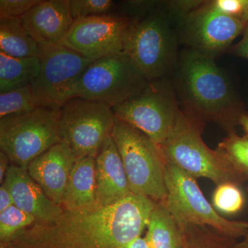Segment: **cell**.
<instances>
[{"instance_id":"cell-1","label":"cell","mask_w":248,"mask_h":248,"mask_svg":"<svg viewBox=\"0 0 248 248\" xmlns=\"http://www.w3.org/2000/svg\"><path fill=\"white\" fill-rule=\"evenodd\" d=\"M156 202L132 193L107 206L63 210L58 219L38 222L5 244L7 248H124L140 237Z\"/></svg>"},{"instance_id":"cell-2","label":"cell","mask_w":248,"mask_h":248,"mask_svg":"<svg viewBox=\"0 0 248 248\" xmlns=\"http://www.w3.org/2000/svg\"><path fill=\"white\" fill-rule=\"evenodd\" d=\"M179 75L183 91L194 110L233 131V92L213 58L194 49L188 50L183 55Z\"/></svg>"},{"instance_id":"cell-3","label":"cell","mask_w":248,"mask_h":248,"mask_svg":"<svg viewBox=\"0 0 248 248\" xmlns=\"http://www.w3.org/2000/svg\"><path fill=\"white\" fill-rule=\"evenodd\" d=\"M159 146L166 163L195 179L206 178L217 186L224 183L240 186L247 181L217 149L206 146L197 123L181 112L172 131Z\"/></svg>"},{"instance_id":"cell-4","label":"cell","mask_w":248,"mask_h":248,"mask_svg":"<svg viewBox=\"0 0 248 248\" xmlns=\"http://www.w3.org/2000/svg\"><path fill=\"white\" fill-rule=\"evenodd\" d=\"M112 136L120 152L132 192L163 203L167 195L166 161L159 145L138 129L118 120Z\"/></svg>"},{"instance_id":"cell-5","label":"cell","mask_w":248,"mask_h":248,"mask_svg":"<svg viewBox=\"0 0 248 248\" xmlns=\"http://www.w3.org/2000/svg\"><path fill=\"white\" fill-rule=\"evenodd\" d=\"M167 195L163 203L181 226L208 227L224 236L238 239L248 232V222L231 221L220 215L205 198L197 179L166 162Z\"/></svg>"},{"instance_id":"cell-6","label":"cell","mask_w":248,"mask_h":248,"mask_svg":"<svg viewBox=\"0 0 248 248\" xmlns=\"http://www.w3.org/2000/svg\"><path fill=\"white\" fill-rule=\"evenodd\" d=\"M60 109L39 107L0 119V148L11 164L28 169L34 159L62 141Z\"/></svg>"},{"instance_id":"cell-7","label":"cell","mask_w":248,"mask_h":248,"mask_svg":"<svg viewBox=\"0 0 248 248\" xmlns=\"http://www.w3.org/2000/svg\"><path fill=\"white\" fill-rule=\"evenodd\" d=\"M148 81L126 53L94 60L84 71L72 93V98L98 101L111 108L137 95Z\"/></svg>"},{"instance_id":"cell-8","label":"cell","mask_w":248,"mask_h":248,"mask_svg":"<svg viewBox=\"0 0 248 248\" xmlns=\"http://www.w3.org/2000/svg\"><path fill=\"white\" fill-rule=\"evenodd\" d=\"M124 53L149 81L161 79L169 73L175 60L177 41L166 16L155 11L134 22Z\"/></svg>"},{"instance_id":"cell-9","label":"cell","mask_w":248,"mask_h":248,"mask_svg":"<svg viewBox=\"0 0 248 248\" xmlns=\"http://www.w3.org/2000/svg\"><path fill=\"white\" fill-rule=\"evenodd\" d=\"M112 108L81 97L68 99L60 109L62 141L77 158L97 156L105 140L112 136L116 122Z\"/></svg>"},{"instance_id":"cell-10","label":"cell","mask_w":248,"mask_h":248,"mask_svg":"<svg viewBox=\"0 0 248 248\" xmlns=\"http://www.w3.org/2000/svg\"><path fill=\"white\" fill-rule=\"evenodd\" d=\"M161 80L151 81L137 95L112 107L117 120L138 129L159 146L172 131L180 113L169 86Z\"/></svg>"},{"instance_id":"cell-11","label":"cell","mask_w":248,"mask_h":248,"mask_svg":"<svg viewBox=\"0 0 248 248\" xmlns=\"http://www.w3.org/2000/svg\"><path fill=\"white\" fill-rule=\"evenodd\" d=\"M40 71L32 85L38 107L60 109L71 99L78 80L94 60L63 45L44 50Z\"/></svg>"},{"instance_id":"cell-12","label":"cell","mask_w":248,"mask_h":248,"mask_svg":"<svg viewBox=\"0 0 248 248\" xmlns=\"http://www.w3.org/2000/svg\"><path fill=\"white\" fill-rule=\"evenodd\" d=\"M134 22L115 14L80 18L62 45L93 60L123 53Z\"/></svg>"},{"instance_id":"cell-13","label":"cell","mask_w":248,"mask_h":248,"mask_svg":"<svg viewBox=\"0 0 248 248\" xmlns=\"http://www.w3.org/2000/svg\"><path fill=\"white\" fill-rule=\"evenodd\" d=\"M247 24L223 14L212 4L196 11L189 18L187 32L192 49L214 58L232 43Z\"/></svg>"},{"instance_id":"cell-14","label":"cell","mask_w":248,"mask_h":248,"mask_svg":"<svg viewBox=\"0 0 248 248\" xmlns=\"http://www.w3.org/2000/svg\"><path fill=\"white\" fill-rule=\"evenodd\" d=\"M21 19L42 51L62 45L74 22L69 0H42Z\"/></svg>"},{"instance_id":"cell-15","label":"cell","mask_w":248,"mask_h":248,"mask_svg":"<svg viewBox=\"0 0 248 248\" xmlns=\"http://www.w3.org/2000/svg\"><path fill=\"white\" fill-rule=\"evenodd\" d=\"M77 157L61 141L54 145L28 166V172L47 197L62 207L63 194Z\"/></svg>"},{"instance_id":"cell-16","label":"cell","mask_w":248,"mask_h":248,"mask_svg":"<svg viewBox=\"0 0 248 248\" xmlns=\"http://www.w3.org/2000/svg\"><path fill=\"white\" fill-rule=\"evenodd\" d=\"M4 182L11 192L14 205L32 215L36 221H54L63 213V208L47 197L31 178L27 169L11 164Z\"/></svg>"},{"instance_id":"cell-17","label":"cell","mask_w":248,"mask_h":248,"mask_svg":"<svg viewBox=\"0 0 248 248\" xmlns=\"http://www.w3.org/2000/svg\"><path fill=\"white\" fill-rule=\"evenodd\" d=\"M97 205L107 206L133 193L112 136L104 142L95 160Z\"/></svg>"},{"instance_id":"cell-18","label":"cell","mask_w":248,"mask_h":248,"mask_svg":"<svg viewBox=\"0 0 248 248\" xmlns=\"http://www.w3.org/2000/svg\"><path fill=\"white\" fill-rule=\"evenodd\" d=\"M95 160L94 156L77 158L63 194V210H81L97 204Z\"/></svg>"},{"instance_id":"cell-19","label":"cell","mask_w":248,"mask_h":248,"mask_svg":"<svg viewBox=\"0 0 248 248\" xmlns=\"http://www.w3.org/2000/svg\"><path fill=\"white\" fill-rule=\"evenodd\" d=\"M150 248H182V227L163 203L155 204L146 225Z\"/></svg>"},{"instance_id":"cell-20","label":"cell","mask_w":248,"mask_h":248,"mask_svg":"<svg viewBox=\"0 0 248 248\" xmlns=\"http://www.w3.org/2000/svg\"><path fill=\"white\" fill-rule=\"evenodd\" d=\"M40 71L38 57L15 58L0 51V93L32 85Z\"/></svg>"},{"instance_id":"cell-21","label":"cell","mask_w":248,"mask_h":248,"mask_svg":"<svg viewBox=\"0 0 248 248\" xmlns=\"http://www.w3.org/2000/svg\"><path fill=\"white\" fill-rule=\"evenodd\" d=\"M0 51L15 58L38 57L42 50L21 18H0Z\"/></svg>"},{"instance_id":"cell-22","label":"cell","mask_w":248,"mask_h":248,"mask_svg":"<svg viewBox=\"0 0 248 248\" xmlns=\"http://www.w3.org/2000/svg\"><path fill=\"white\" fill-rule=\"evenodd\" d=\"M181 226V225H180ZM182 248H236L237 241L208 227L184 225Z\"/></svg>"},{"instance_id":"cell-23","label":"cell","mask_w":248,"mask_h":248,"mask_svg":"<svg viewBox=\"0 0 248 248\" xmlns=\"http://www.w3.org/2000/svg\"><path fill=\"white\" fill-rule=\"evenodd\" d=\"M217 151L240 174L248 180V138L234 131L218 144Z\"/></svg>"},{"instance_id":"cell-24","label":"cell","mask_w":248,"mask_h":248,"mask_svg":"<svg viewBox=\"0 0 248 248\" xmlns=\"http://www.w3.org/2000/svg\"><path fill=\"white\" fill-rule=\"evenodd\" d=\"M38 107L32 86L0 93V119L21 115Z\"/></svg>"},{"instance_id":"cell-25","label":"cell","mask_w":248,"mask_h":248,"mask_svg":"<svg viewBox=\"0 0 248 248\" xmlns=\"http://www.w3.org/2000/svg\"><path fill=\"white\" fill-rule=\"evenodd\" d=\"M36 218L13 205L0 212L1 244L8 242L16 234L35 223Z\"/></svg>"},{"instance_id":"cell-26","label":"cell","mask_w":248,"mask_h":248,"mask_svg":"<svg viewBox=\"0 0 248 248\" xmlns=\"http://www.w3.org/2000/svg\"><path fill=\"white\" fill-rule=\"evenodd\" d=\"M214 208L226 215H235L244 208L245 198L239 186L224 183L217 186L213 196Z\"/></svg>"},{"instance_id":"cell-27","label":"cell","mask_w":248,"mask_h":248,"mask_svg":"<svg viewBox=\"0 0 248 248\" xmlns=\"http://www.w3.org/2000/svg\"><path fill=\"white\" fill-rule=\"evenodd\" d=\"M74 20L80 18L115 14L117 4L112 0H69Z\"/></svg>"},{"instance_id":"cell-28","label":"cell","mask_w":248,"mask_h":248,"mask_svg":"<svg viewBox=\"0 0 248 248\" xmlns=\"http://www.w3.org/2000/svg\"><path fill=\"white\" fill-rule=\"evenodd\" d=\"M155 4L153 1H124L117 4L114 14L137 22L155 11Z\"/></svg>"},{"instance_id":"cell-29","label":"cell","mask_w":248,"mask_h":248,"mask_svg":"<svg viewBox=\"0 0 248 248\" xmlns=\"http://www.w3.org/2000/svg\"><path fill=\"white\" fill-rule=\"evenodd\" d=\"M42 0H1L0 18H21Z\"/></svg>"},{"instance_id":"cell-30","label":"cell","mask_w":248,"mask_h":248,"mask_svg":"<svg viewBox=\"0 0 248 248\" xmlns=\"http://www.w3.org/2000/svg\"><path fill=\"white\" fill-rule=\"evenodd\" d=\"M214 7L223 14L248 23V0H217Z\"/></svg>"},{"instance_id":"cell-31","label":"cell","mask_w":248,"mask_h":248,"mask_svg":"<svg viewBox=\"0 0 248 248\" xmlns=\"http://www.w3.org/2000/svg\"><path fill=\"white\" fill-rule=\"evenodd\" d=\"M14 205L12 196L4 182L0 186V212Z\"/></svg>"},{"instance_id":"cell-32","label":"cell","mask_w":248,"mask_h":248,"mask_svg":"<svg viewBox=\"0 0 248 248\" xmlns=\"http://www.w3.org/2000/svg\"><path fill=\"white\" fill-rule=\"evenodd\" d=\"M236 53L239 56L248 60V23L245 29L244 37L236 45Z\"/></svg>"},{"instance_id":"cell-33","label":"cell","mask_w":248,"mask_h":248,"mask_svg":"<svg viewBox=\"0 0 248 248\" xmlns=\"http://www.w3.org/2000/svg\"><path fill=\"white\" fill-rule=\"evenodd\" d=\"M11 161L4 152H0V183L4 182L6 173L11 166Z\"/></svg>"},{"instance_id":"cell-34","label":"cell","mask_w":248,"mask_h":248,"mask_svg":"<svg viewBox=\"0 0 248 248\" xmlns=\"http://www.w3.org/2000/svg\"><path fill=\"white\" fill-rule=\"evenodd\" d=\"M124 248H150V246L147 242L146 238L140 236Z\"/></svg>"},{"instance_id":"cell-35","label":"cell","mask_w":248,"mask_h":248,"mask_svg":"<svg viewBox=\"0 0 248 248\" xmlns=\"http://www.w3.org/2000/svg\"><path fill=\"white\" fill-rule=\"evenodd\" d=\"M239 124L242 125L245 131L247 133L248 135V116L241 115L239 119Z\"/></svg>"},{"instance_id":"cell-36","label":"cell","mask_w":248,"mask_h":248,"mask_svg":"<svg viewBox=\"0 0 248 248\" xmlns=\"http://www.w3.org/2000/svg\"><path fill=\"white\" fill-rule=\"evenodd\" d=\"M236 248H248V232L241 242H238Z\"/></svg>"},{"instance_id":"cell-37","label":"cell","mask_w":248,"mask_h":248,"mask_svg":"<svg viewBox=\"0 0 248 248\" xmlns=\"http://www.w3.org/2000/svg\"><path fill=\"white\" fill-rule=\"evenodd\" d=\"M1 248H7L4 247V246H1Z\"/></svg>"},{"instance_id":"cell-38","label":"cell","mask_w":248,"mask_h":248,"mask_svg":"<svg viewBox=\"0 0 248 248\" xmlns=\"http://www.w3.org/2000/svg\"><path fill=\"white\" fill-rule=\"evenodd\" d=\"M247 191H248V186L247 187Z\"/></svg>"}]
</instances>
